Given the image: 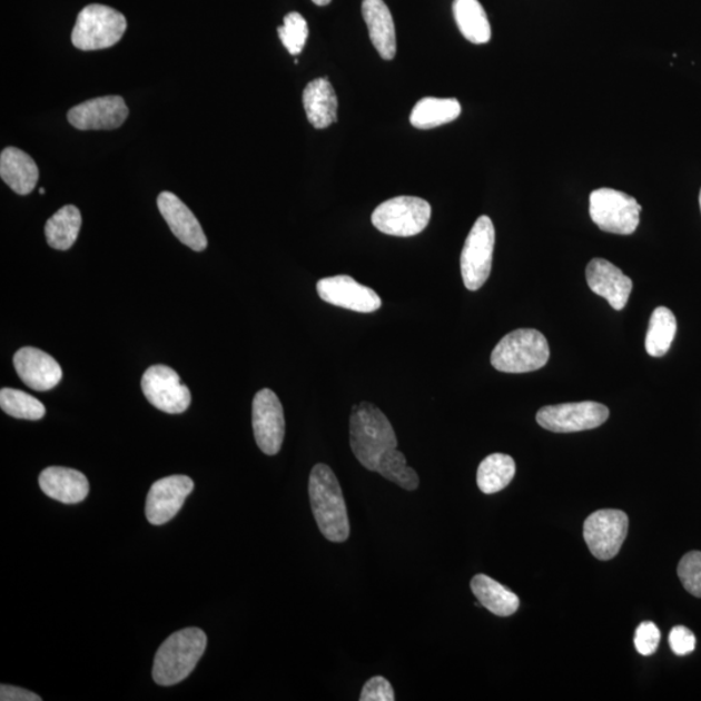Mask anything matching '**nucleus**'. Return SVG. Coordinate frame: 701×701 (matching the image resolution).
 <instances>
[{"instance_id": "26", "label": "nucleus", "mask_w": 701, "mask_h": 701, "mask_svg": "<svg viewBox=\"0 0 701 701\" xmlns=\"http://www.w3.org/2000/svg\"><path fill=\"white\" fill-rule=\"evenodd\" d=\"M454 16L458 30L474 45H485L491 39L486 11L478 0H455Z\"/></svg>"}, {"instance_id": "16", "label": "nucleus", "mask_w": 701, "mask_h": 701, "mask_svg": "<svg viewBox=\"0 0 701 701\" xmlns=\"http://www.w3.org/2000/svg\"><path fill=\"white\" fill-rule=\"evenodd\" d=\"M158 207L169 229L184 245L194 251H205L208 240L198 218L190 208L174 192L162 191L158 198Z\"/></svg>"}, {"instance_id": "20", "label": "nucleus", "mask_w": 701, "mask_h": 701, "mask_svg": "<svg viewBox=\"0 0 701 701\" xmlns=\"http://www.w3.org/2000/svg\"><path fill=\"white\" fill-rule=\"evenodd\" d=\"M362 11L373 46L381 58L393 60L396 55V33L388 7L384 0H363Z\"/></svg>"}, {"instance_id": "7", "label": "nucleus", "mask_w": 701, "mask_h": 701, "mask_svg": "<svg viewBox=\"0 0 701 701\" xmlns=\"http://www.w3.org/2000/svg\"><path fill=\"white\" fill-rule=\"evenodd\" d=\"M432 217V207L417 197H396L374 209V228L387 236L413 237L426 229Z\"/></svg>"}, {"instance_id": "37", "label": "nucleus", "mask_w": 701, "mask_h": 701, "mask_svg": "<svg viewBox=\"0 0 701 701\" xmlns=\"http://www.w3.org/2000/svg\"><path fill=\"white\" fill-rule=\"evenodd\" d=\"M699 205H700V210H701V190H700V195H699Z\"/></svg>"}, {"instance_id": "15", "label": "nucleus", "mask_w": 701, "mask_h": 701, "mask_svg": "<svg viewBox=\"0 0 701 701\" xmlns=\"http://www.w3.org/2000/svg\"><path fill=\"white\" fill-rule=\"evenodd\" d=\"M129 108L121 97L93 98L69 109L68 121L78 130H113L128 119Z\"/></svg>"}, {"instance_id": "31", "label": "nucleus", "mask_w": 701, "mask_h": 701, "mask_svg": "<svg viewBox=\"0 0 701 701\" xmlns=\"http://www.w3.org/2000/svg\"><path fill=\"white\" fill-rule=\"evenodd\" d=\"M678 576L691 595L701 598V552L691 551L678 564Z\"/></svg>"}, {"instance_id": "36", "label": "nucleus", "mask_w": 701, "mask_h": 701, "mask_svg": "<svg viewBox=\"0 0 701 701\" xmlns=\"http://www.w3.org/2000/svg\"><path fill=\"white\" fill-rule=\"evenodd\" d=\"M316 6L324 7L332 3V0H312Z\"/></svg>"}, {"instance_id": "38", "label": "nucleus", "mask_w": 701, "mask_h": 701, "mask_svg": "<svg viewBox=\"0 0 701 701\" xmlns=\"http://www.w3.org/2000/svg\"><path fill=\"white\" fill-rule=\"evenodd\" d=\"M39 192H41L42 195L45 194L43 187H41V189H39Z\"/></svg>"}, {"instance_id": "13", "label": "nucleus", "mask_w": 701, "mask_h": 701, "mask_svg": "<svg viewBox=\"0 0 701 701\" xmlns=\"http://www.w3.org/2000/svg\"><path fill=\"white\" fill-rule=\"evenodd\" d=\"M317 294L324 302L340 308L372 314L382 307L379 295L350 276L325 277L317 283Z\"/></svg>"}, {"instance_id": "34", "label": "nucleus", "mask_w": 701, "mask_h": 701, "mask_svg": "<svg viewBox=\"0 0 701 701\" xmlns=\"http://www.w3.org/2000/svg\"><path fill=\"white\" fill-rule=\"evenodd\" d=\"M670 649L678 656H685L697 649V638L692 631L684 626H675L669 634Z\"/></svg>"}, {"instance_id": "29", "label": "nucleus", "mask_w": 701, "mask_h": 701, "mask_svg": "<svg viewBox=\"0 0 701 701\" xmlns=\"http://www.w3.org/2000/svg\"><path fill=\"white\" fill-rule=\"evenodd\" d=\"M0 407L14 418L37 421L46 415L45 405L37 397L16 388H2Z\"/></svg>"}, {"instance_id": "5", "label": "nucleus", "mask_w": 701, "mask_h": 701, "mask_svg": "<svg viewBox=\"0 0 701 701\" xmlns=\"http://www.w3.org/2000/svg\"><path fill=\"white\" fill-rule=\"evenodd\" d=\"M128 23L125 16L103 4L86 6L78 13L72 43L78 50H105L121 41Z\"/></svg>"}, {"instance_id": "33", "label": "nucleus", "mask_w": 701, "mask_h": 701, "mask_svg": "<svg viewBox=\"0 0 701 701\" xmlns=\"http://www.w3.org/2000/svg\"><path fill=\"white\" fill-rule=\"evenodd\" d=\"M395 693L392 683L385 677L376 675L364 684L361 701H394Z\"/></svg>"}, {"instance_id": "23", "label": "nucleus", "mask_w": 701, "mask_h": 701, "mask_svg": "<svg viewBox=\"0 0 701 701\" xmlns=\"http://www.w3.org/2000/svg\"><path fill=\"white\" fill-rule=\"evenodd\" d=\"M471 588L480 604L498 618H509L519 611V596L486 574L475 575Z\"/></svg>"}, {"instance_id": "25", "label": "nucleus", "mask_w": 701, "mask_h": 701, "mask_svg": "<svg viewBox=\"0 0 701 701\" xmlns=\"http://www.w3.org/2000/svg\"><path fill=\"white\" fill-rule=\"evenodd\" d=\"M82 217L80 209L69 205L60 208L45 226L47 244L59 251H67L76 244L80 234Z\"/></svg>"}, {"instance_id": "3", "label": "nucleus", "mask_w": 701, "mask_h": 701, "mask_svg": "<svg viewBox=\"0 0 701 701\" xmlns=\"http://www.w3.org/2000/svg\"><path fill=\"white\" fill-rule=\"evenodd\" d=\"M206 646L207 635L198 628H187L171 634L155 654L154 681L160 685L182 682L197 667Z\"/></svg>"}, {"instance_id": "1", "label": "nucleus", "mask_w": 701, "mask_h": 701, "mask_svg": "<svg viewBox=\"0 0 701 701\" xmlns=\"http://www.w3.org/2000/svg\"><path fill=\"white\" fill-rule=\"evenodd\" d=\"M349 444L357 462L366 470L404 490H417L418 474L397 451L394 427L376 405L368 402L354 405L349 417Z\"/></svg>"}, {"instance_id": "8", "label": "nucleus", "mask_w": 701, "mask_h": 701, "mask_svg": "<svg viewBox=\"0 0 701 701\" xmlns=\"http://www.w3.org/2000/svg\"><path fill=\"white\" fill-rule=\"evenodd\" d=\"M495 228L488 216H481L466 237L460 267L467 290L477 292L486 284L493 268Z\"/></svg>"}, {"instance_id": "32", "label": "nucleus", "mask_w": 701, "mask_h": 701, "mask_svg": "<svg viewBox=\"0 0 701 701\" xmlns=\"http://www.w3.org/2000/svg\"><path fill=\"white\" fill-rule=\"evenodd\" d=\"M660 630L653 622H643L635 631L634 644L643 656H651L660 644Z\"/></svg>"}, {"instance_id": "6", "label": "nucleus", "mask_w": 701, "mask_h": 701, "mask_svg": "<svg viewBox=\"0 0 701 701\" xmlns=\"http://www.w3.org/2000/svg\"><path fill=\"white\" fill-rule=\"evenodd\" d=\"M641 205L625 192L604 187L590 194L591 220L600 230L630 236L641 221Z\"/></svg>"}, {"instance_id": "21", "label": "nucleus", "mask_w": 701, "mask_h": 701, "mask_svg": "<svg viewBox=\"0 0 701 701\" xmlns=\"http://www.w3.org/2000/svg\"><path fill=\"white\" fill-rule=\"evenodd\" d=\"M303 105L312 127L329 128L338 119V99L326 78H316L303 92Z\"/></svg>"}, {"instance_id": "28", "label": "nucleus", "mask_w": 701, "mask_h": 701, "mask_svg": "<svg viewBox=\"0 0 701 701\" xmlns=\"http://www.w3.org/2000/svg\"><path fill=\"white\" fill-rule=\"evenodd\" d=\"M677 334V319L672 310L658 307L653 310L645 335L646 354L661 357L668 354Z\"/></svg>"}, {"instance_id": "30", "label": "nucleus", "mask_w": 701, "mask_h": 701, "mask_svg": "<svg viewBox=\"0 0 701 701\" xmlns=\"http://www.w3.org/2000/svg\"><path fill=\"white\" fill-rule=\"evenodd\" d=\"M280 42L292 55H299L306 46L309 29L306 19L298 12L285 16L284 26L278 28Z\"/></svg>"}, {"instance_id": "22", "label": "nucleus", "mask_w": 701, "mask_h": 701, "mask_svg": "<svg viewBox=\"0 0 701 701\" xmlns=\"http://www.w3.org/2000/svg\"><path fill=\"white\" fill-rule=\"evenodd\" d=\"M0 177L19 195H29L36 189L39 170L27 152L7 147L0 154Z\"/></svg>"}, {"instance_id": "19", "label": "nucleus", "mask_w": 701, "mask_h": 701, "mask_svg": "<svg viewBox=\"0 0 701 701\" xmlns=\"http://www.w3.org/2000/svg\"><path fill=\"white\" fill-rule=\"evenodd\" d=\"M39 487L47 496L65 504H76L89 495L90 485L81 472L65 466H50L39 474Z\"/></svg>"}, {"instance_id": "9", "label": "nucleus", "mask_w": 701, "mask_h": 701, "mask_svg": "<svg viewBox=\"0 0 701 701\" xmlns=\"http://www.w3.org/2000/svg\"><path fill=\"white\" fill-rule=\"evenodd\" d=\"M610 417V409L596 402L547 405L536 413V421L545 431L575 433L602 426Z\"/></svg>"}, {"instance_id": "10", "label": "nucleus", "mask_w": 701, "mask_h": 701, "mask_svg": "<svg viewBox=\"0 0 701 701\" xmlns=\"http://www.w3.org/2000/svg\"><path fill=\"white\" fill-rule=\"evenodd\" d=\"M629 517L619 510H600L591 514L583 525V537L592 555L608 561L618 556L626 540Z\"/></svg>"}, {"instance_id": "27", "label": "nucleus", "mask_w": 701, "mask_h": 701, "mask_svg": "<svg viewBox=\"0 0 701 701\" xmlns=\"http://www.w3.org/2000/svg\"><path fill=\"white\" fill-rule=\"evenodd\" d=\"M516 474V463L510 455L493 454L478 466L477 485L483 494H495L510 485Z\"/></svg>"}, {"instance_id": "11", "label": "nucleus", "mask_w": 701, "mask_h": 701, "mask_svg": "<svg viewBox=\"0 0 701 701\" xmlns=\"http://www.w3.org/2000/svg\"><path fill=\"white\" fill-rule=\"evenodd\" d=\"M144 394L155 408L179 415L190 407L191 393L182 384L178 373L167 365H154L142 377Z\"/></svg>"}, {"instance_id": "35", "label": "nucleus", "mask_w": 701, "mask_h": 701, "mask_svg": "<svg viewBox=\"0 0 701 701\" xmlns=\"http://www.w3.org/2000/svg\"><path fill=\"white\" fill-rule=\"evenodd\" d=\"M0 700L2 701H41L42 699L34 692L14 688V685L2 684L0 688Z\"/></svg>"}, {"instance_id": "2", "label": "nucleus", "mask_w": 701, "mask_h": 701, "mask_svg": "<svg viewBox=\"0 0 701 701\" xmlns=\"http://www.w3.org/2000/svg\"><path fill=\"white\" fill-rule=\"evenodd\" d=\"M308 493L319 532L333 543L346 542L350 533L347 505L337 475L329 465L314 466Z\"/></svg>"}, {"instance_id": "18", "label": "nucleus", "mask_w": 701, "mask_h": 701, "mask_svg": "<svg viewBox=\"0 0 701 701\" xmlns=\"http://www.w3.org/2000/svg\"><path fill=\"white\" fill-rule=\"evenodd\" d=\"M588 285L592 293L602 296L615 310L626 307L633 280L611 261L605 259L591 260L586 268Z\"/></svg>"}, {"instance_id": "24", "label": "nucleus", "mask_w": 701, "mask_h": 701, "mask_svg": "<svg viewBox=\"0 0 701 701\" xmlns=\"http://www.w3.org/2000/svg\"><path fill=\"white\" fill-rule=\"evenodd\" d=\"M462 113V105L454 98H424L413 107L411 124L417 129H433L455 121Z\"/></svg>"}, {"instance_id": "12", "label": "nucleus", "mask_w": 701, "mask_h": 701, "mask_svg": "<svg viewBox=\"0 0 701 701\" xmlns=\"http://www.w3.org/2000/svg\"><path fill=\"white\" fill-rule=\"evenodd\" d=\"M283 404L276 393L263 388L254 397L253 427L257 446L265 455H277L285 438Z\"/></svg>"}, {"instance_id": "17", "label": "nucleus", "mask_w": 701, "mask_h": 701, "mask_svg": "<svg viewBox=\"0 0 701 701\" xmlns=\"http://www.w3.org/2000/svg\"><path fill=\"white\" fill-rule=\"evenodd\" d=\"M13 365L23 384L36 392H49L62 378L59 363L45 350L34 347L20 348L13 356Z\"/></svg>"}, {"instance_id": "14", "label": "nucleus", "mask_w": 701, "mask_h": 701, "mask_svg": "<svg viewBox=\"0 0 701 701\" xmlns=\"http://www.w3.org/2000/svg\"><path fill=\"white\" fill-rule=\"evenodd\" d=\"M194 482L187 475H170L156 481L148 491L146 516L152 525H164L176 517L192 493Z\"/></svg>"}, {"instance_id": "4", "label": "nucleus", "mask_w": 701, "mask_h": 701, "mask_svg": "<svg viewBox=\"0 0 701 701\" xmlns=\"http://www.w3.org/2000/svg\"><path fill=\"white\" fill-rule=\"evenodd\" d=\"M550 355L549 342L541 332L519 329L497 343L491 364L503 373H529L543 368Z\"/></svg>"}]
</instances>
